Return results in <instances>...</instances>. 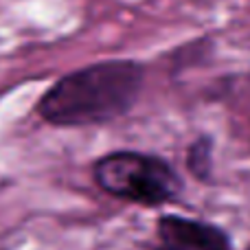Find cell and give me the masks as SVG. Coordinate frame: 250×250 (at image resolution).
<instances>
[{"label":"cell","instance_id":"6da1fadb","mask_svg":"<svg viewBox=\"0 0 250 250\" xmlns=\"http://www.w3.org/2000/svg\"><path fill=\"white\" fill-rule=\"evenodd\" d=\"M145 70L132 60H105L60 77L35 104L53 127H88L121 119L134 108Z\"/></svg>","mask_w":250,"mask_h":250},{"label":"cell","instance_id":"7a4b0ae2","mask_svg":"<svg viewBox=\"0 0 250 250\" xmlns=\"http://www.w3.org/2000/svg\"><path fill=\"white\" fill-rule=\"evenodd\" d=\"M104 193L141 207H160L182 191V180L165 158L143 151H110L92 165Z\"/></svg>","mask_w":250,"mask_h":250},{"label":"cell","instance_id":"3957f363","mask_svg":"<svg viewBox=\"0 0 250 250\" xmlns=\"http://www.w3.org/2000/svg\"><path fill=\"white\" fill-rule=\"evenodd\" d=\"M160 250H230V237L208 222L163 215L156 224Z\"/></svg>","mask_w":250,"mask_h":250},{"label":"cell","instance_id":"277c9868","mask_svg":"<svg viewBox=\"0 0 250 250\" xmlns=\"http://www.w3.org/2000/svg\"><path fill=\"white\" fill-rule=\"evenodd\" d=\"M187 169L198 180H208L213 171V141L208 136H200L187 149Z\"/></svg>","mask_w":250,"mask_h":250},{"label":"cell","instance_id":"5b68a950","mask_svg":"<svg viewBox=\"0 0 250 250\" xmlns=\"http://www.w3.org/2000/svg\"><path fill=\"white\" fill-rule=\"evenodd\" d=\"M248 250H250V246H248Z\"/></svg>","mask_w":250,"mask_h":250}]
</instances>
